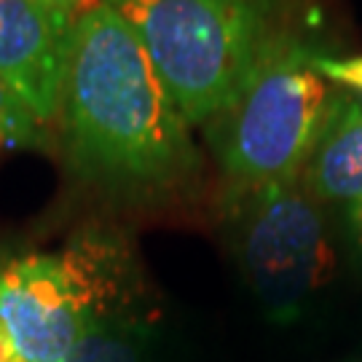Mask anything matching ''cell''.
I'll list each match as a JSON object with an SVG mask.
<instances>
[{
	"label": "cell",
	"mask_w": 362,
	"mask_h": 362,
	"mask_svg": "<svg viewBox=\"0 0 362 362\" xmlns=\"http://www.w3.org/2000/svg\"><path fill=\"white\" fill-rule=\"evenodd\" d=\"M311 52L303 40L287 43L202 127L223 188L300 180L338 97L314 70Z\"/></svg>",
	"instance_id": "obj_3"
},
{
	"label": "cell",
	"mask_w": 362,
	"mask_h": 362,
	"mask_svg": "<svg viewBox=\"0 0 362 362\" xmlns=\"http://www.w3.org/2000/svg\"><path fill=\"white\" fill-rule=\"evenodd\" d=\"M76 16L49 0H0V81L52 132L59 118Z\"/></svg>",
	"instance_id": "obj_6"
},
{
	"label": "cell",
	"mask_w": 362,
	"mask_h": 362,
	"mask_svg": "<svg viewBox=\"0 0 362 362\" xmlns=\"http://www.w3.org/2000/svg\"><path fill=\"white\" fill-rule=\"evenodd\" d=\"M49 3H54V6H59V8H67V11L78 13L86 3H91V0H49Z\"/></svg>",
	"instance_id": "obj_11"
},
{
	"label": "cell",
	"mask_w": 362,
	"mask_h": 362,
	"mask_svg": "<svg viewBox=\"0 0 362 362\" xmlns=\"http://www.w3.org/2000/svg\"><path fill=\"white\" fill-rule=\"evenodd\" d=\"M127 250L121 233L89 226L62 252L0 255V362L65 360Z\"/></svg>",
	"instance_id": "obj_4"
},
{
	"label": "cell",
	"mask_w": 362,
	"mask_h": 362,
	"mask_svg": "<svg viewBox=\"0 0 362 362\" xmlns=\"http://www.w3.org/2000/svg\"><path fill=\"white\" fill-rule=\"evenodd\" d=\"M57 132L73 177L113 204L158 207L202 188L194 129L140 38L100 0L73 25Z\"/></svg>",
	"instance_id": "obj_1"
},
{
	"label": "cell",
	"mask_w": 362,
	"mask_h": 362,
	"mask_svg": "<svg viewBox=\"0 0 362 362\" xmlns=\"http://www.w3.org/2000/svg\"><path fill=\"white\" fill-rule=\"evenodd\" d=\"M156 314L148 306L134 252H124L107 274L94 322L62 362H143Z\"/></svg>",
	"instance_id": "obj_7"
},
{
	"label": "cell",
	"mask_w": 362,
	"mask_h": 362,
	"mask_svg": "<svg viewBox=\"0 0 362 362\" xmlns=\"http://www.w3.org/2000/svg\"><path fill=\"white\" fill-rule=\"evenodd\" d=\"M351 220H354V228H357V236H360L362 242V204L351 207Z\"/></svg>",
	"instance_id": "obj_12"
},
{
	"label": "cell",
	"mask_w": 362,
	"mask_h": 362,
	"mask_svg": "<svg viewBox=\"0 0 362 362\" xmlns=\"http://www.w3.org/2000/svg\"><path fill=\"white\" fill-rule=\"evenodd\" d=\"M300 185L317 202L362 204V103L357 97L338 91Z\"/></svg>",
	"instance_id": "obj_8"
},
{
	"label": "cell",
	"mask_w": 362,
	"mask_h": 362,
	"mask_svg": "<svg viewBox=\"0 0 362 362\" xmlns=\"http://www.w3.org/2000/svg\"><path fill=\"white\" fill-rule=\"evenodd\" d=\"M46 143H52V129L40 124L6 81H0V153L33 151Z\"/></svg>",
	"instance_id": "obj_9"
},
{
	"label": "cell",
	"mask_w": 362,
	"mask_h": 362,
	"mask_svg": "<svg viewBox=\"0 0 362 362\" xmlns=\"http://www.w3.org/2000/svg\"><path fill=\"white\" fill-rule=\"evenodd\" d=\"M132 27L191 129L298 40L293 0H100Z\"/></svg>",
	"instance_id": "obj_2"
},
{
	"label": "cell",
	"mask_w": 362,
	"mask_h": 362,
	"mask_svg": "<svg viewBox=\"0 0 362 362\" xmlns=\"http://www.w3.org/2000/svg\"><path fill=\"white\" fill-rule=\"evenodd\" d=\"M220 215L242 272L274 314L296 317L330 279L333 247L300 180L223 188Z\"/></svg>",
	"instance_id": "obj_5"
},
{
	"label": "cell",
	"mask_w": 362,
	"mask_h": 362,
	"mask_svg": "<svg viewBox=\"0 0 362 362\" xmlns=\"http://www.w3.org/2000/svg\"><path fill=\"white\" fill-rule=\"evenodd\" d=\"M311 65L333 86L349 89L351 97L354 94L362 97V54H354V57H330V54L311 52Z\"/></svg>",
	"instance_id": "obj_10"
}]
</instances>
